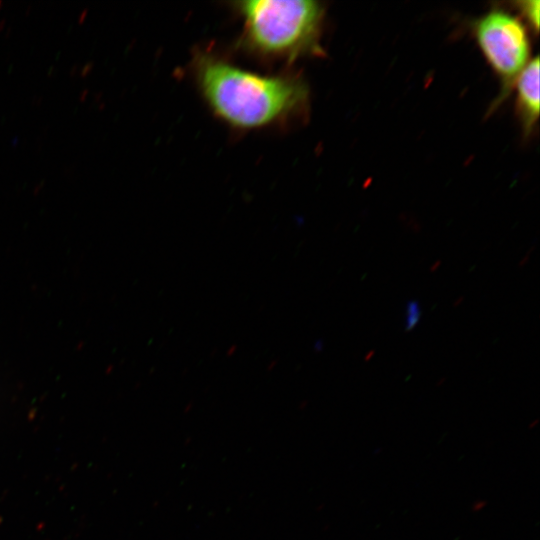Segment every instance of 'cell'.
<instances>
[{
  "label": "cell",
  "mask_w": 540,
  "mask_h": 540,
  "mask_svg": "<svg viewBox=\"0 0 540 540\" xmlns=\"http://www.w3.org/2000/svg\"><path fill=\"white\" fill-rule=\"evenodd\" d=\"M104 104H105L104 102L100 103L99 106H98L99 109H102L104 107Z\"/></svg>",
  "instance_id": "cell-18"
},
{
  "label": "cell",
  "mask_w": 540,
  "mask_h": 540,
  "mask_svg": "<svg viewBox=\"0 0 540 540\" xmlns=\"http://www.w3.org/2000/svg\"><path fill=\"white\" fill-rule=\"evenodd\" d=\"M11 30H12V27L11 26L8 27L4 36L7 37L10 34Z\"/></svg>",
  "instance_id": "cell-16"
},
{
  "label": "cell",
  "mask_w": 540,
  "mask_h": 540,
  "mask_svg": "<svg viewBox=\"0 0 540 540\" xmlns=\"http://www.w3.org/2000/svg\"><path fill=\"white\" fill-rule=\"evenodd\" d=\"M192 73L213 114L235 129L283 125L308 111L309 88L298 75H261L201 50L193 57Z\"/></svg>",
  "instance_id": "cell-1"
},
{
  "label": "cell",
  "mask_w": 540,
  "mask_h": 540,
  "mask_svg": "<svg viewBox=\"0 0 540 540\" xmlns=\"http://www.w3.org/2000/svg\"><path fill=\"white\" fill-rule=\"evenodd\" d=\"M1 4H2V1L0 0V6H1Z\"/></svg>",
  "instance_id": "cell-19"
},
{
  "label": "cell",
  "mask_w": 540,
  "mask_h": 540,
  "mask_svg": "<svg viewBox=\"0 0 540 540\" xmlns=\"http://www.w3.org/2000/svg\"><path fill=\"white\" fill-rule=\"evenodd\" d=\"M41 101H42V98H41V97L38 98L37 96H34V98H33V100H32V103H33V104H35V103H36V104H40Z\"/></svg>",
  "instance_id": "cell-13"
},
{
  "label": "cell",
  "mask_w": 540,
  "mask_h": 540,
  "mask_svg": "<svg viewBox=\"0 0 540 540\" xmlns=\"http://www.w3.org/2000/svg\"><path fill=\"white\" fill-rule=\"evenodd\" d=\"M44 183H45V180H42V181L39 183V185L35 187V189H34L35 193H36L37 191H39V189L43 186Z\"/></svg>",
  "instance_id": "cell-14"
},
{
  "label": "cell",
  "mask_w": 540,
  "mask_h": 540,
  "mask_svg": "<svg viewBox=\"0 0 540 540\" xmlns=\"http://www.w3.org/2000/svg\"><path fill=\"white\" fill-rule=\"evenodd\" d=\"M242 19L239 45L264 60L293 62L323 55L324 7L311 0H248L233 3Z\"/></svg>",
  "instance_id": "cell-2"
},
{
  "label": "cell",
  "mask_w": 540,
  "mask_h": 540,
  "mask_svg": "<svg viewBox=\"0 0 540 540\" xmlns=\"http://www.w3.org/2000/svg\"><path fill=\"white\" fill-rule=\"evenodd\" d=\"M94 66V62L93 61H89L87 62L80 70V75L81 76H86L93 68Z\"/></svg>",
  "instance_id": "cell-7"
},
{
  "label": "cell",
  "mask_w": 540,
  "mask_h": 540,
  "mask_svg": "<svg viewBox=\"0 0 540 540\" xmlns=\"http://www.w3.org/2000/svg\"><path fill=\"white\" fill-rule=\"evenodd\" d=\"M103 92L102 91H98V92H95L94 93V100L97 101L101 98Z\"/></svg>",
  "instance_id": "cell-12"
},
{
  "label": "cell",
  "mask_w": 540,
  "mask_h": 540,
  "mask_svg": "<svg viewBox=\"0 0 540 540\" xmlns=\"http://www.w3.org/2000/svg\"><path fill=\"white\" fill-rule=\"evenodd\" d=\"M78 69H79V65H78V64L73 65V66L71 67L70 71H69L70 75L75 74V73L77 72Z\"/></svg>",
  "instance_id": "cell-11"
},
{
  "label": "cell",
  "mask_w": 540,
  "mask_h": 540,
  "mask_svg": "<svg viewBox=\"0 0 540 540\" xmlns=\"http://www.w3.org/2000/svg\"><path fill=\"white\" fill-rule=\"evenodd\" d=\"M421 318V307L418 301L410 300L406 305V321L405 330H413L419 323Z\"/></svg>",
  "instance_id": "cell-6"
},
{
  "label": "cell",
  "mask_w": 540,
  "mask_h": 540,
  "mask_svg": "<svg viewBox=\"0 0 540 540\" xmlns=\"http://www.w3.org/2000/svg\"><path fill=\"white\" fill-rule=\"evenodd\" d=\"M484 506H485V502H484V501H482V502H476V503L474 504L473 509H474V511H478L480 508H483Z\"/></svg>",
  "instance_id": "cell-9"
},
{
  "label": "cell",
  "mask_w": 540,
  "mask_h": 540,
  "mask_svg": "<svg viewBox=\"0 0 540 540\" xmlns=\"http://www.w3.org/2000/svg\"><path fill=\"white\" fill-rule=\"evenodd\" d=\"M5 22H6V19H5V18L0 19V31H1L2 28L4 27Z\"/></svg>",
  "instance_id": "cell-15"
},
{
  "label": "cell",
  "mask_w": 540,
  "mask_h": 540,
  "mask_svg": "<svg viewBox=\"0 0 540 540\" xmlns=\"http://www.w3.org/2000/svg\"><path fill=\"white\" fill-rule=\"evenodd\" d=\"M89 90L87 88H85L84 90H82L79 94V99L80 100H84L88 94Z\"/></svg>",
  "instance_id": "cell-10"
},
{
  "label": "cell",
  "mask_w": 540,
  "mask_h": 540,
  "mask_svg": "<svg viewBox=\"0 0 540 540\" xmlns=\"http://www.w3.org/2000/svg\"><path fill=\"white\" fill-rule=\"evenodd\" d=\"M30 10H31V5L27 6V8H26V10H25V13H26V14L29 13Z\"/></svg>",
  "instance_id": "cell-17"
},
{
  "label": "cell",
  "mask_w": 540,
  "mask_h": 540,
  "mask_svg": "<svg viewBox=\"0 0 540 540\" xmlns=\"http://www.w3.org/2000/svg\"><path fill=\"white\" fill-rule=\"evenodd\" d=\"M87 13H88V8L83 9L78 16V22L81 23L85 19Z\"/></svg>",
  "instance_id": "cell-8"
},
{
  "label": "cell",
  "mask_w": 540,
  "mask_h": 540,
  "mask_svg": "<svg viewBox=\"0 0 540 540\" xmlns=\"http://www.w3.org/2000/svg\"><path fill=\"white\" fill-rule=\"evenodd\" d=\"M516 4L534 32L537 33L539 29V1H520Z\"/></svg>",
  "instance_id": "cell-5"
},
{
  "label": "cell",
  "mask_w": 540,
  "mask_h": 540,
  "mask_svg": "<svg viewBox=\"0 0 540 540\" xmlns=\"http://www.w3.org/2000/svg\"><path fill=\"white\" fill-rule=\"evenodd\" d=\"M517 114L525 134L533 129L539 116V58L530 60L516 79Z\"/></svg>",
  "instance_id": "cell-4"
},
{
  "label": "cell",
  "mask_w": 540,
  "mask_h": 540,
  "mask_svg": "<svg viewBox=\"0 0 540 540\" xmlns=\"http://www.w3.org/2000/svg\"><path fill=\"white\" fill-rule=\"evenodd\" d=\"M477 43L501 80L504 98L529 63L530 44L522 22L503 10H492L474 25Z\"/></svg>",
  "instance_id": "cell-3"
}]
</instances>
